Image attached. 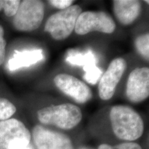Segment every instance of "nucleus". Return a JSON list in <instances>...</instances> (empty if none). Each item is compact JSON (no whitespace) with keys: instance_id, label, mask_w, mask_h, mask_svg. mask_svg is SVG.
I'll return each instance as SVG.
<instances>
[{"instance_id":"nucleus-1","label":"nucleus","mask_w":149,"mask_h":149,"mask_svg":"<svg viewBox=\"0 0 149 149\" xmlns=\"http://www.w3.org/2000/svg\"><path fill=\"white\" fill-rule=\"evenodd\" d=\"M110 120L113 133L122 140L135 141L144 133V124L142 118L137 112L128 106L117 105L112 107Z\"/></svg>"},{"instance_id":"nucleus-8","label":"nucleus","mask_w":149,"mask_h":149,"mask_svg":"<svg viewBox=\"0 0 149 149\" xmlns=\"http://www.w3.org/2000/svg\"><path fill=\"white\" fill-rule=\"evenodd\" d=\"M126 66V60L122 57L115 58L110 63L98 85L99 96L102 100L107 101L114 95L117 86L125 72Z\"/></svg>"},{"instance_id":"nucleus-3","label":"nucleus","mask_w":149,"mask_h":149,"mask_svg":"<svg viewBox=\"0 0 149 149\" xmlns=\"http://www.w3.org/2000/svg\"><path fill=\"white\" fill-rule=\"evenodd\" d=\"M82 12L79 5L59 10L49 17L46 22L44 31L57 41L66 40L73 32L78 17Z\"/></svg>"},{"instance_id":"nucleus-6","label":"nucleus","mask_w":149,"mask_h":149,"mask_svg":"<svg viewBox=\"0 0 149 149\" xmlns=\"http://www.w3.org/2000/svg\"><path fill=\"white\" fill-rule=\"evenodd\" d=\"M31 135L24 123L17 119L0 121V149H15L30 144Z\"/></svg>"},{"instance_id":"nucleus-10","label":"nucleus","mask_w":149,"mask_h":149,"mask_svg":"<svg viewBox=\"0 0 149 149\" xmlns=\"http://www.w3.org/2000/svg\"><path fill=\"white\" fill-rule=\"evenodd\" d=\"M126 97L133 103H140L149 96V69L147 67L136 68L128 77Z\"/></svg>"},{"instance_id":"nucleus-12","label":"nucleus","mask_w":149,"mask_h":149,"mask_svg":"<svg viewBox=\"0 0 149 149\" xmlns=\"http://www.w3.org/2000/svg\"><path fill=\"white\" fill-rule=\"evenodd\" d=\"M43 58L42 49L15 51L13 57L8 60V68L10 71H14L19 68L33 66Z\"/></svg>"},{"instance_id":"nucleus-11","label":"nucleus","mask_w":149,"mask_h":149,"mask_svg":"<svg viewBox=\"0 0 149 149\" xmlns=\"http://www.w3.org/2000/svg\"><path fill=\"white\" fill-rule=\"evenodd\" d=\"M113 10L118 22L123 26H129L139 17L141 13V3L137 0H115Z\"/></svg>"},{"instance_id":"nucleus-21","label":"nucleus","mask_w":149,"mask_h":149,"mask_svg":"<svg viewBox=\"0 0 149 149\" xmlns=\"http://www.w3.org/2000/svg\"><path fill=\"white\" fill-rule=\"evenodd\" d=\"M15 149H33V148L31 144H29V145H24V146L17 147V148Z\"/></svg>"},{"instance_id":"nucleus-18","label":"nucleus","mask_w":149,"mask_h":149,"mask_svg":"<svg viewBox=\"0 0 149 149\" xmlns=\"http://www.w3.org/2000/svg\"><path fill=\"white\" fill-rule=\"evenodd\" d=\"M6 46V42L4 39V31L3 27L0 25V66L5 60Z\"/></svg>"},{"instance_id":"nucleus-15","label":"nucleus","mask_w":149,"mask_h":149,"mask_svg":"<svg viewBox=\"0 0 149 149\" xmlns=\"http://www.w3.org/2000/svg\"><path fill=\"white\" fill-rule=\"evenodd\" d=\"M17 111L15 106L7 99L0 97V121L10 119Z\"/></svg>"},{"instance_id":"nucleus-13","label":"nucleus","mask_w":149,"mask_h":149,"mask_svg":"<svg viewBox=\"0 0 149 149\" xmlns=\"http://www.w3.org/2000/svg\"><path fill=\"white\" fill-rule=\"evenodd\" d=\"M66 61L70 64L74 66H86L91 64H97V58L91 51L86 53H81L72 50L68 53Z\"/></svg>"},{"instance_id":"nucleus-20","label":"nucleus","mask_w":149,"mask_h":149,"mask_svg":"<svg viewBox=\"0 0 149 149\" xmlns=\"http://www.w3.org/2000/svg\"><path fill=\"white\" fill-rule=\"evenodd\" d=\"M113 149H142L141 146L137 143L133 141H127L113 146Z\"/></svg>"},{"instance_id":"nucleus-14","label":"nucleus","mask_w":149,"mask_h":149,"mask_svg":"<svg viewBox=\"0 0 149 149\" xmlns=\"http://www.w3.org/2000/svg\"><path fill=\"white\" fill-rule=\"evenodd\" d=\"M135 46L137 51L141 57L148 61L149 58V35L145 33L139 35L135 41Z\"/></svg>"},{"instance_id":"nucleus-19","label":"nucleus","mask_w":149,"mask_h":149,"mask_svg":"<svg viewBox=\"0 0 149 149\" xmlns=\"http://www.w3.org/2000/svg\"><path fill=\"white\" fill-rule=\"evenodd\" d=\"M51 4L59 10H64L71 6L74 3L73 0H51L48 1Z\"/></svg>"},{"instance_id":"nucleus-9","label":"nucleus","mask_w":149,"mask_h":149,"mask_svg":"<svg viewBox=\"0 0 149 149\" xmlns=\"http://www.w3.org/2000/svg\"><path fill=\"white\" fill-rule=\"evenodd\" d=\"M33 138L36 149H74L71 139L66 135L41 125L33 128Z\"/></svg>"},{"instance_id":"nucleus-17","label":"nucleus","mask_w":149,"mask_h":149,"mask_svg":"<svg viewBox=\"0 0 149 149\" xmlns=\"http://www.w3.org/2000/svg\"><path fill=\"white\" fill-rule=\"evenodd\" d=\"M21 1L19 0H0V11L3 10L8 17L15 16Z\"/></svg>"},{"instance_id":"nucleus-7","label":"nucleus","mask_w":149,"mask_h":149,"mask_svg":"<svg viewBox=\"0 0 149 149\" xmlns=\"http://www.w3.org/2000/svg\"><path fill=\"white\" fill-rule=\"evenodd\" d=\"M53 81L59 90L79 104H85L91 100L93 93L84 81L69 74H58Z\"/></svg>"},{"instance_id":"nucleus-4","label":"nucleus","mask_w":149,"mask_h":149,"mask_svg":"<svg viewBox=\"0 0 149 149\" xmlns=\"http://www.w3.org/2000/svg\"><path fill=\"white\" fill-rule=\"evenodd\" d=\"M45 6L39 0H24L15 15L13 26L20 32H32L38 29L44 17Z\"/></svg>"},{"instance_id":"nucleus-16","label":"nucleus","mask_w":149,"mask_h":149,"mask_svg":"<svg viewBox=\"0 0 149 149\" xmlns=\"http://www.w3.org/2000/svg\"><path fill=\"white\" fill-rule=\"evenodd\" d=\"M84 68L85 72L84 79L91 84H96L99 79L102 77V71L97 66V64H91L86 66Z\"/></svg>"},{"instance_id":"nucleus-5","label":"nucleus","mask_w":149,"mask_h":149,"mask_svg":"<svg viewBox=\"0 0 149 149\" xmlns=\"http://www.w3.org/2000/svg\"><path fill=\"white\" fill-rule=\"evenodd\" d=\"M115 29L116 24L109 14L103 11H85L78 17L74 31L79 35L92 32L111 34Z\"/></svg>"},{"instance_id":"nucleus-2","label":"nucleus","mask_w":149,"mask_h":149,"mask_svg":"<svg viewBox=\"0 0 149 149\" xmlns=\"http://www.w3.org/2000/svg\"><path fill=\"white\" fill-rule=\"evenodd\" d=\"M37 115L41 124L55 126L64 130L74 128L82 119L81 109L69 103L44 107L39 110Z\"/></svg>"},{"instance_id":"nucleus-22","label":"nucleus","mask_w":149,"mask_h":149,"mask_svg":"<svg viewBox=\"0 0 149 149\" xmlns=\"http://www.w3.org/2000/svg\"><path fill=\"white\" fill-rule=\"evenodd\" d=\"M79 149H92V148H88V147H81V148H80Z\"/></svg>"}]
</instances>
